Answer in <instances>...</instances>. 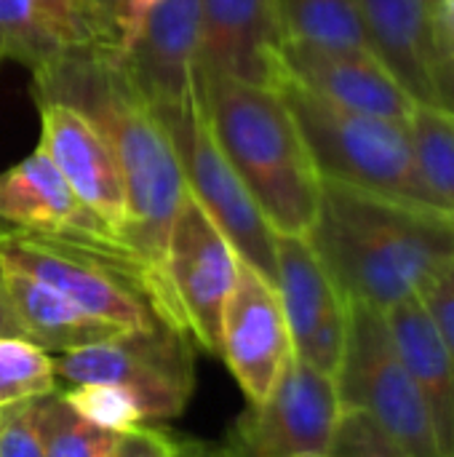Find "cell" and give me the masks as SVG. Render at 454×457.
<instances>
[{
	"label": "cell",
	"instance_id": "6da1fadb",
	"mask_svg": "<svg viewBox=\"0 0 454 457\" xmlns=\"http://www.w3.org/2000/svg\"><path fill=\"white\" fill-rule=\"evenodd\" d=\"M118 48H94L59 59L32 75L35 99L67 102L91 115L107 134L123 187L126 225L120 244L158 278H166V246L187 195L179 155L163 120L131 88L115 62Z\"/></svg>",
	"mask_w": 454,
	"mask_h": 457
},
{
	"label": "cell",
	"instance_id": "7a4b0ae2",
	"mask_svg": "<svg viewBox=\"0 0 454 457\" xmlns=\"http://www.w3.org/2000/svg\"><path fill=\"white\" fill-rule=\"evenodd\" d=\"M345 303L388 311L454 257V214L321 179L305 236Z\"/></svg>",
	"mask_w": 454,
	"mask_h": 457
},
{
	"label": "cell",
	"instance_id": "3957f363",
	"mask_svg": "<svg viewBox=\"0 0 454 457\" xmlns=\"http://www.w3.org/2000/svg\"><path fill=\"white\" fill-rule=\"evenodd\" d=\"M195 88L219 150L270 228L308 236L321 204V174L281 91L198 70Z\"/></svg>",
	"mask_w": 454,
	"mask_h": 457
},
{
	"label": "cell",
	"instance_id": "277c9868",
	"mask_svg": "<svg viewBox=\"0 0 454 457\" xmlns=\"http://www.w3.org/2000/svg\"><path fill=\"white\" fill-rule=\"evenodd\" d=\"M278 91L321 179L442 209L417 171L407 123L337 107L292 80H281Z\"/></svg>",
	"mask_w": 454,
	"mask_h": 457
},
{
	"label": "cell",
	"instance_id": "5b68a950",
	"mask_svg": "<svg viewBox=\"0 0 454 457\" xmlns=\"http://www.w3.org/2000/svg\"><path fill=\"white\" fill-rule=\"evenodd\" d=\"M334 386L343 410L369 415L412 457H442L423 396L391 340L385 311L348 303V337Z\"/></svg>",
	"mask_w": 454,
	"mask_h": 457
},
{
	"label": "cell",
	"instance_id": "8992f818",
	"mask_svg": "<svg viewBox=\"0 0 454 457\" xmlns=\"http://www.w3.org/2000/svg\"><path fill=\"white\" fill-rule=\"evenodd\" d=\"M56 386H118L136 396L147 420L179 415L193 394L187 335L171 327L123 332L107 343L51 356Z\"/></svg>",
	"mask_w": 454,
	"mask_h": 457
},
{
	"label": "cell",
	"instance_id": "52a82bcc",
	"mask_svg": "<svg viewBox=\"0 0 454 457\" xmlns=\"http://www.w3.org/2000/svg\"><path fill=\"white\" fill-rule=\"evenodd\" d=\"M161 120L179 155L190 195L203 206L219 233L230 241L238 260L276 287L278 233L270 228L257 201L249 195L246 185L219 150L198 96L190 110L179 115H166Z\"/></svg>",
	"mask_w": 454,
	"mask_h": 457
},
{
	"label": "cell",
	"instance_id": "ba28073f",
	"mask_svg": "<svg viewBox=\"0 0 454 457\" xmlns=\"http://www.w3.org/2000/svg\"><path fill=\"white\" fill-rule=\"evenodd\" d=\"M343 407L334 378L289 356L265 402L249 404L219 457L326 455Z\"/></svg>",
	"mask_w": 454,
	"mask_h": 457
},
{
	"label": "cell",
	"instance_id": "9c48e42d",
	"mask_svg": "<svg viewBox=\"0 0 454 457\" xmlns=\"http://www.w3.org/2000/svg\"><path fill=\"white\" fill-rule=\"evenodd\" d=\"M163 270L190 335L206 351L219 353L222 313L238 278V254L190 190L174 217Z\"/></svg>",
	"mask_w": 454,
	"mask_h": 457
},
{
	"label": "cell",
	"instance_id": "30bf717a",
	"mask_svg": "<svg viewBox=\"0 0 454 457\" xmlns=\"http://www.w3.org/2000/svg\"><path fill=\"white\" fill-rule=\"evenodd\" d=\"M198 37L201 0H158L136 37L115 51L120 72L158 118L193 107Z\"/></svg>",
	"mask_w": 454,
	"mask_h": 457
},
{
	"label": "cell",
	"instance_id": "8fae6325",
	"mask_svg": "<svg viewBox=\"0 0 454 457\" xmlns=\"http://www.w3.org/2000/svg\"><path fill=\"white\" fill-rule=\"evenodd\" d=\"M276 289L294 353L334 378L348 337V303L305 236L276 238Z\"/></svg>",
	"mask_w": 454,
	"mask_h": 457
},
{
	"label": "cell",
	"instance_id": "7c38bea8",
	"mask_svg": "<svg viewBox=\"0 0 454 457\" xmlns=\"http://www.w3.org/2000/svg\"><path fill=\"white\" fill-rule=\"evenodd\" d=\"M118 43L115 0H0V54L32 75L64 56Z\"/></svg>",
	"mask_w": 454,
	"mask_h": 457
},
{
	"label": "cell",
	"instance_id": "4fadbf2b",
	"mask_svg": "<svg viewBox=\"0 0 454 457\" xmlns=\"http://www.w3.org/2000/svg\"><path fill=\"white\" fill-rule=\"evenodd\" d=\"M278 62L281 80H292L353 112L407 123L417 104L372 48H329L284 40Z\"/></svg>",
	"mask_w": 454,
	"mask_h": 457
},
{
	"label": "cell",
	"instance_id": "5bb4252c",
	"mask_svg": "<svg viewBox=\"0 0 454 457\" xmlns=\"http://www.w3.org/2000/svg\"><path fill=\"white\" fill-rule=\"evenodd\" d=\"M292 353L278 289L238 260V278L222 313L219 356L227 361L249 404L268 399Z\"/></svg>",
	"mask_w": 454,
	"mask_h": 457
},
{
	"label": "cell",
	"instance_id": "9a60e30c",
	"mask_svg": "<svg viewBox=\"0 0 454 457\" xmlns=\"http://www.w3.org/2000/svg\"><path fill=\"white\" fill-rule=\"evenodd\" d=\"M40 115V145L75 195L112 230L120 241L126 225V187L115 150L102 126L83 110L35 99Z\"/></svg>",
	"mask_w": 454,
	"mask_h": 457
},
{
	"label": "cell",
	"instance_id": "2e32d148",
	"mask_svg": "<svg viewBox=\"0 0 454 457\" xmlns=\"http://www.w3.org/2000/svg\"><path fill=\"white\" fill-rule=\"evenodd\" d=\"M281 43L276 0H201L198 72L278 88Z\"/></svg>",
	"mask_w": 454,
	"mask_h": 457
},
{
	"label": "cell",
	"instance_id": "e0dca14e",
	"mask_svg": "<svg viewBox=\"0 0 454 457\" xmlns=\"http://www.w3.org/2000/svg\"><path fill=\"white\" fill-rule=\"evenodd\" d=\"M0 222L11 230L118 241L112 230L75 195L43 147L0 174Z\"/></svg>",
	"mask_w": 454,
	"mask_h": 457
},
{
	"label": "cell",
	"instance_id": "ac0fdd59",
	"mask_svg": "<svg viewBox=\"0 0 454 457\" xmlns=\"http://www.w3.org/2000/svg\"><path fill=\"white\" fill-rule=\"evenodd\" d=\"M367 43L399 83L417 99L433 102V67L444 51L433 0H356Z\"/></svg>",
	"mask_w": 454,
	"mask_h": 457
},
{
	"label": "cell",
	"instance_id": "d6986e66",
	"mask_svg": "<svg viewBox=\"0 0 454 457\" xmlns=\"http://www.w3.org/2000/svg\"><path fill=\"white\" fill-rule=\"evenodd\" d=\"M391 340L428 410L442 457H454V361L417 297L385 311Z\"/></svg>",
	"mask_w": 454,
	"mask_h": 457
},
{
	"label": "cell",
	"instance_id": "ffe728a7",
	"mask_svg": "<svg viewBox=\"0 0 454 457\" xmlns=\"http://www.w3.org/2000/svg\"><path fill=\"white\" fill-rule=\"evenodd\" d=\"M5 284H8L16 319L24 327V337L51 356L96 345V343H107L126 332L83 311L80 305L67 300L62 292L45 287L43 281L27 273L5 268Z\"/></svg>",
	"mask_w": 454,
	"mask_h": 457
},
{
	"label": "cell",
	"instance_id": "44dd1931",
	"mask_svg": "<svg viewBox=\"0 0 454 457\" xmlns=\"http://www.w3.org/2000/svg\"><path fill=\"white\" fill-rule=\"evenodd\" d=\"M284 40L329 48H369L356 0H276Z\"/></svg>",
	"mask_w": 454,
	"mask_h": 457
},
{
	"label": "cell",
	"instance_id": "7402d4cb",
	"mask_svg": "<svg viewBox=\"0 0 454 457\" xmlns=\"http://www.w3.org/2000/svg\"><path fill=\"white\" fill-rule=\"evenodd\" d=\"M407 131L428 193L444 212L454 214V118L436 104L417 102Z\"/></svg>",
	"mask_w": 454,
	"mask_h": 457
},
{
	"label": "cell",
	"instance_id": "603a6c76",
	"mask_svg": "<svg viewBox=\"0 0 454 457\" xmlns=\"http://www.w3.org/2000/svg\"><path fill=\"white\" fill-rule=\"evenodd\" d=\"M118 436V431L102 428L75 412L59 391L48 394L43 410L45 457H107Z\"/></svg>",
	"mask_w": 454,
	"mask_h": 457
},
{
	"label": "cell",
	"instance_id": "cb8c5ba5",
	"mask_svg": "<svg viewBox=\"0 0 454 457\" xmlns=\"http://www.w3.org/2000/svg\"><path fill=\"white\" fill-rule=\"evenodd\" d=\"M56 391L51 353L24 337H0V407Z\"/></svg>",
	"mask_w": 454,
	"mask_h": 457
},
{
	"label": "cell",
	"instance_id": "d4e9b609",
	"mask_svg": "<svg viewBox=\"0 0 454 457\" xmlns=\"http://www.w3.org/2000/svg\"><path fill=\"white\" fill-rule=\"evenodd\" d=\"M62 399L91 423L118 434L142 426L147 420L136 396L118 386H78L62 391Z\"/></svg>",
	"mask_w": 454,
	"mask_h": 457
},
{
	"label": "cell",
	"instance_id": "484cf974",
	"mask_svg": "<svg viewBox=\"0 0 454 457\" xmlns=\"http://www.w3.org/2000/svg\"><path fill=\"white\" fill-rule=\"evenodd\" d=\"M326 457H412L393 442L369 415L359 410H343Z\"/></svg>",
	"mask_w": 454,
	"mask_h": 457
},
{
	"label": "cell",
	"instance_id": "4316f807",
	"mask_svg": "<svg viewBox=\"0 0 454 457\" xmlns=\"http://www.w3.org/2000/svg\"><path fill=\"white\" fill-rule=\"evenodd\" d=\"M48 396L0 407V457H45L43 410Z\"/></svg>",
	"mask_w": 454,
	"mask_h": 457
},
{
	"label": "cell",
	"instance_id": "83f0119b",
	"mask_svg": "<svg viewBox=\"0 0 454 457\" xmlns=\"http://www.w3.org/2000/svg\"><path fill=\"white\" fill-rule=\"evenodd\" d=\"M417 300L454 361V257L428 276Z\"/></svg>",
	"mask_w": 454,
	"mask_h": 457
},
{
	"label": "cell",
	"instance_id": "f1b7e54d",
	"mask_svg": "<svg viewBox=\"0 0 454 457\" xmlns=\"http://www.w3.org/2000/svg\"><path fill=\"white\" fill-rule=\"evenodd\" d=\"M179 445L153 428L134 426L128 431H120L115 447L110 450L107 457H177Z\"/></svg>",
	"mask_w": 454,
	"mask_h": 457
},
{
	"label": "cell",
	"instance_id": "f546056e",
	"mask_svg": "<svg viewBox=\"0 0 454 457\" xmlns=\"http://www.w3.org/2000/svg\"><path fill=\"white\" fill-rule=\"evenodd\" d=\"M155 3L158 0H115V16H118V32H120L118 51L126 48L136 37V32L142 29L144 19Z\"/></svg>",
	"mask_w": 454,
	"mask_h": 457
},
{
	"label": "cell",
	"instance_id": "4dcf8cb0",
	"mask_svg": "<svg viewBox=\"0 0 454 457\" xmlns=\"http://www.w3.org/2000/svg\"><path fill=\"white\" fill-rule=\"evenodd\" d=\"M454 118V51L444 48L433 67V102Z\"/></svg>",
	"mask_w": 454,
	"mask_h": 457
},
{
	"label": "cell",
	"instance_id": "1f68e13d",
	"mask_svg": "<svg viewBox=\"0 0 454 457\" xmlns=\"http://www.w3.org/2000/svg\"><path fill=\"white\" fill-rule=\"evenodd\" d=\"M0 337H24V327L16 319V311L11 305L8 284H5V265L0 260ZM27 340V337H24Z\"/></svg>",
	"mask_w": 454,
	"mask_h": 457
},
{
	"label": "cell",
	"instance_id": "d6a6232c",
	"mask_svg": "<svg viewBox=\"0 0 454 457\" xmlns=\"http://www.w3.org/2000/svg\"><path fill=\"white\" fill-rule=\"evenodd\" d=\"M433 8H436L439 40L444 48L454 51V0H433Z\"/></svg>",
	"mask_w": 454,
	"mask_h": 457
},
{
	"label": "cell",
	"instance_id": "836d02e7",
	"mask_svg": "<svg viewBox=\"0 0 454 457\" xmlns=\"http://www.w3.org/2000/svg\"><path fill=\"white\" fill-rule=\"evenodd\" d=\"M177 457H219V453L209 450V447H201V445H179Z\"/></svg>",
	"mask_w": 454,
	"mask_h": 457
},
{
	"label": "cell",
	"instance_id": "e575fe53",
	"mask_svg": "<svg viewBox=\"0 0 454 457\" xmlns=\"http://www.w3.org/2000/svg\"><path fill=\"white\" fill-rule=\"evenodd\" d=\"M8 230H11V228H8V225H3V222H0V236H3V233H8Z\"/></svg>",
	"mask_w": 454,
	"mask_h": 457
},
{
	"label": "cell",
	"instance_id": "d590c367",
	"mask_svg": "<svg viewBox=\"0 0 454 457\" xmlns=\"http://www.w3.org/2000/svg\"><path fill=\"white\" fill-rule=\"evenodd\" d=\"M297 457H326V455H297Z\"/></svg>",
	"mask_w": 454,
	"mask_h": 457
},
{
	"label": "cell",
	"instance_id": "8d00e7d4",
	"mask_svg": "<svg viewBox=\"0 0 454 457\" xmlns=\"http://www.w3.org/2000/svg\"><path fill=\"white\" fill-rule=\"evenodd\" d=\"M3 59H5V56H3V54H0V64H3Z\"/></svg>",
	"mask_w": 454,
	"mask_h": 457
}]
</instances>
